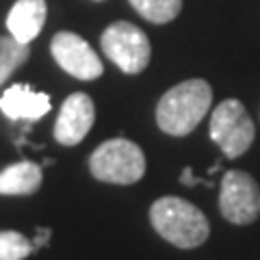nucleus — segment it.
I'll use <instances>...</instances> for the list:
<instances>
[{
	"instance_id": "1",
	"label": "nucleus",
	"mask_w": 260,
	"mask_h": 260,
	"mask_svg": "<svg viewBox=\"0 0 260 260\" xmlns=\"http://www.w3.org/2000/svg\"><path fill=\"white\" fill-rule=\"evenodd\" d=\"M213 104V89L206 80L191 78L172 87L156 107V121L162 133L184 137L206 117Z\"/></svg>"
},
{
	"instance_id": "2",
	"label": "nucleus",
	"mask_w": 260,
	"mask_h": 260,
	"mask_svg": "<svg viewBox=\"0 0 260 260\" xmlns=\"http://www.w3.org/2000/svg\"><path fill=\"white\" fill-rule=\"evenodd\" d=\"M150 221L165 241L180 249L200 247L208 239L210 225L204 213L180 198H160L150 208Z\"/></svg>"
},
{
	"instance_id": "3",
	"label": "nucleus",
	"mask_w": 260,
	"mask_h": 260,
	"mask_svg": "<svg viewBox=\"0 0 260 260\" xmlns=\"http://www.w3.org/2000/svg\"><path fill=\"white\" fill-rule=\"evenodd\" d=\"M93 178L111 184L139 182L145 174V156L141 148L128 139H109L93 150L89 158Z\"/></svg>"
},
{
	"instance_id": "4",
	"label": "nucleus",
	"mask_w": 260,
	"mask_h": 260,
	"mask_svg": "<svg viewBox=\"0 0 260 260\" xmlns=\"http://www.w3.org/2000/svg\"><path fill=\"white\" fill-rule=\"evenodd\" d=\"M256 128L239 100H223L210 115V139L228 158H237L254 143Z\"/></svg>"
},
{
	"instance_id": "5",
	"label": "nucleus",
	"mask_w": 260,
	"mask_h": 260,
	"mask_svg": "<svg viewBox=\"0 0 260 260\" xmlns=\"http://www.w3.org/2000/svg\"><path fill=\"white\" fill-rule=\"evenodd\" d=\"M102 50L126 74H139L148 68L152 46L148 35L130 22H113L102 32Z\"/></svg>"
},
{
	"instance_id": "6",
	"label": "nucleus",
	"mask_w": 260,
	"mask_h": 260,
	"mask_svg": "<svg viewBox=\"0 0 260 260\" xmlns=\"http://www.w3.org/2000/svg\"><path fill=\"white\" fill-rule=\"evenodd\" d=\"M219 210L230 223L247 225L260 217V186L247 172L230 169L221 178Z\"/></svg>"
},
{
	"instance_id": "7",
	"label": "nucleus",
	"mask_w": 260,
	"mask_h": 260,
	"mask_svg": "<svg viewBox=\"0 0 260 260\" xmlns=\"http://www.w3.org/2000/svg\"><path fill=\"white\" fill-rule=\"evenodd\" d=\"M50 50H52L54 61L74 78L93 80V78L102 76L104 68H102L100 56H98L93 52V48L80 35H76V32H70V30L56 32L52 37Z\"/></svg>"
},
{
	"instance_id": "8",
	"label": "nucleus",
	"mask_w": 260,
	"mask_h": 260,
	"mask_svg": "<svg viewBox=\"0 0 260 260\" xmlns=\"http://www.w3.org/2000/svg\"><path fill=\"white\" fill-rule=\"evenodd\" d=\"M95 119L93 100L87 93H72L63 102L54 124V139L63 145H76L87 137Z\"/></svg>"
},
{
	"instance_id": "9",
	"label": "nucleus",
	"mask_w": 260,
	"mask_h": 260,
	"mask_svg": "<svg viewBox=\"0 0 260 260\" xmlns=\"http://www.w3.org/2000/svg\"><path fill=\"white\" fill-rule=\"evenodd\" d=\"M0 111L13 121H20V119L35 121L39 117L48 115V111H50V98L46 93L35 91L28 85L15 83L0 98Z\"/></svg>"
},
{
	"instance_id": "10",
	"label": "nucleus",
	"mask_w": 260,
	"mask_h": 260,
	"mask_svg": "<svg viewBox=\"0 0 260 260\" xmlns=\"http://www.w3.org/2000/svg\"><path fill=\"white\" fill-rule=\"evenodd\" d=\"M48 15L46 0H18L9 15H7V28L22 44H30L44 28Z\"/></svg>"
},
{
	"instance_id": "11",
	"label": "nucleus",
	"mask_w": 260,
	"mask_h": 260,
	"mask_svg": "<svg viewBox=\"0 0 260 260\" xmlns=\"http://www.w3.org/2000/svg\"><path fill=\"white\" fill-rule=\"evenodd\" d=\"M42 186V167L22 160L0 172V195H30Z\"/></svg>"
},
{
	"instance_id": "12",
	"label": "nucleus",
	"mask_w": 260,
	"mask_h": 260,
	"mask_svg": "<svg viewBox=\"0 0 260 260\" xmlns=\"http://www.w3.org/2000/svg\"><path fill=\"white\" fill-rule=\"evenodd\" d=\"M30 56L28 44L18 42L13 35L0 37V85H5V80L9 78L20 65L26 63Z\"/></svg>"
},
{
	"instance_id": "13",
	"label": "nucleus",
	"mask_w": 260,
	"mask_h": 260,
	"mask_svg": "<svg viewBox=\"0 0 260 260\" xmlns=\"http://www.w3.org/2000/svg\"><path fill=\"white\" fill-rule=\"evenodd\" d=\"M141 18L154 24H167L182 9V0H128Z\"/></svg>"
},
{
	"instance_id": "14",
	"label": "nucleus",
	"mask_w": 260,
	"mask_h": 260,
	"mask_svg": "<svg viewBox=\"0 0 260 260\" xmlns=\"http://www.w3.org/2000/svg\"><path fill=\"white\" fill-rule=\"evenodd\" d=\"M32 243L15 230L0 232V260H24L32 254Z\"/></svg>"
},
{
	"instance_id": "15",
	"label": "nucleus",
	"mask_w": 260,
	"mask_h": 260,
	"mask_svg": "<svg viewBox=\"0 0 260 260\" xmlns=\"http://www.w3.org/2000/svg\"><path fill=\"white\" fill-rule=\"evenodd\" d=\"M180 182L186 184V186H195V184L213 186V182H210V180H204V178H198V176H195L191 167H184V172H182V176H180Z\"/></svg>"
},
{
	"instance_id": "16",
	"label": "nucleus",
	"mask_w": 260,
	"mask_h": 260,
	"mask_svg": "<svg viewBox=\"0 0 260 260\" xmlns=\"http://www.w3.org/2000/svg\"><path fill=\"white\" fill-rule=\"evenodd\" d=\"M50 228H37V234H35V239H32V249H39V247H44L48 241H50Z\"/></svg>"
}]
</instances>
